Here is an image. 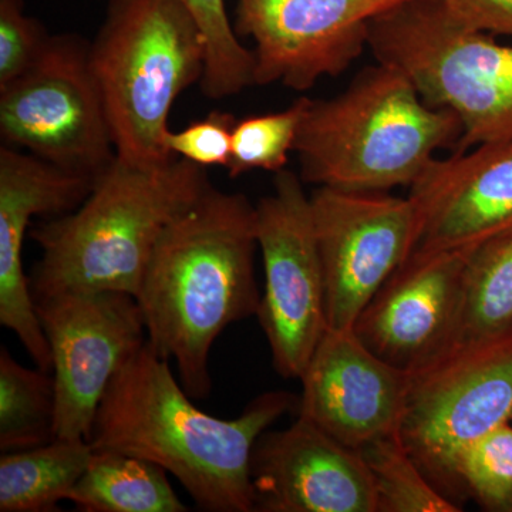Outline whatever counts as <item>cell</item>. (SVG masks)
Wrapping results in <instances>:
<instances>
[{
	"label": "cell",
	"mask_w": 512,
	"mask_h": 512,
	"mask_svg": "<svg viewBox=\"0 0 512 512\" xmlns=\"http://www.w3.org/2000/svg\"><path fill=\"white\" fill-rule=\"evenodd\" d=\"M67 501L84 512L190 510L175 493L164 468L114 450H93Z\"/></svg>",
	"instance_id": "ac0fdd59"
},
{
	"label": "cell",
	"mask_w": 512,
	"mask_h": 512,
	"mask_svg": "<svg viewBox=\"0 0 512 512\" xmlns=\"http://www.w3.org/2000/svg\"><path fill=\"white\" fill-rule=\"evenodd\" d=\"M369 49L430 106L456 114L454 151L512 138V46L461 25L437 0H407L373 20Z\"/></svg>",
	"instance_id": "8992f818"
},
{
	"label": "cell",
	"mask_w": 512,
	"mask_h": 512,
	"mask_svg": "<svg viewBox=\"0 0 512 512\" xmlns=\"http://www.w3.org/2000/svg\"><path fill=\"white\" fill-rule=\"evenodd\" d=\"M49 36L39 20L26 15L23 0H0V89L35 63Z\"/></svg>",
	"instance_id": "484cf974"
},
{
	"label": "cell",
	"mask_w": 512,
	"mask_h": 512,
	"mask_svg": "<svg viewBox=\"0 0 512 512\" xmlns=\"http://www.w3.org/2000/svg\"><path fill=\"white\" fill-rule=\"evenodd\" d=\"M89 440L60 439L0 457V512H53L89 466Z\"/></svg>",
	"instance_id": "d6986e66"
},
{
	"label": "cell",
	"mask_w": 512,
	"mask_h": 512,
	"mask_svg": "<svg viewBox=\"0 0 512 512\" xmlns=\"http://www.w3.org/2000/svg\"><path fill=\"white\" fill-rule=\"evenodd\" d=\"M94 181L15 147L0 148V323L46 372H52V353L23 269V242L33 218L76 210Z\"/></svg>",
	"instance_id": "e0dca14e"
},
{
	"label": "cell",
	"mask_w": 512,
	"mask_h": 512,
	"mask_svg": "<svg viewBox=\"0 0 512 512\" xmlns=\"http://www.w3.org/2000/svg\"><path fill=\"white\" fill-rule=\"evenodd\" d=\"M52 372L30 369L0 349V451L29 450L57 439Z\"/></svg>",
	"instance_id": "ffe728a7"
},
{
	"label": "cell",
	"mask_w": 512,
	"mask_h": 512,
	"mask_svg": "<svg viewBox=\"0 0 512 512\" xmlns=\"http://www.w3.org/2000/svg\"><path fill=\"white\" fill-rule=\"evenodd\" d=\"M90 45L74 33L49 36L35 63L0 89V136L6 146L97 178L117 154Z\"/></svg>",
	"instance_id": "52a82bcc"
},
{
	"label": "cell",
	"mask_w": 512,
	"mask_h": 512,
	"mask_svg": "<svg viewBox=\"0 0 512 512\" xmlns=\"http://www.w3.org/2000/svg\"><path fill=\"white\" fill-rule=\"evenodd\" d=\"M175 379L170 360L146 342L124 363L101 400L89 443L151 461L177 478L201 511L254 512L252 448L298 407L285 390L259 394L231 420L202 412Z\"/></svg>",
	"instance_id": "7a4b0ae2"
},
{
	"label": "cell",
	"mask_w": 512,
	"mask_h": 512,
	"mask_svg": "<svg viewBox=\"0 0 512 512\" xmlns=\"http://www.w3.org/2000/svg\"><path fill=\"white\" fill-rule=\"evenodd\" d=\"M309 97L301 96L288 109L238 120L232 131L231 160L227 167L229 178H238L254 170L278 173L288 164L295 150Z\"/></svg>",
	"instance_id": "cb8c5ba5"
},
{
	"label": "cell",
	"mask_w": 512,
	"mask_h": 512,
	"mask_svg": "<svg viewBox=\"0 0 512 512\" xmlns=\"http://www.w3.org/2000/svg\"><path fill=\"white\" fill-rule=\"evenodd\" d=\"M234 114L211 111L204 119L188 124L181 131L168 130L165 147L173 157L184 158L201 167H228L231 160Z\"/></svg>",
	"instance_id": "4316f807"
},
{
	"label": "cell",
	"mask_w": 512,
	"mask_h": 512,
	"mask_svg": "<svg viewBox=\"0 0 512 512\" xmlns=\"http://www.w3.org/2000/svg\"><path fill=\"white\" fill-rule=\"evenodd\" d=\"M249 476L254 512H377L375 484L359 451L302 416L258 437Z\"/></svg>",
	"instance_id": "9a60e30c"
},
{
	"label": "cell",
	"mask_w": 512,
	"mask_h": 512,
	"mask_svg": "<svg viewBox=\"0 0 512 512\" xmlns=\"http://www.w3.org/2000/svg\"><path fill=\"white\" fill-rule=\"evenodd\" d=\"M210 187L207 168L184 158L158 168L114 158L76 210L30 232L42 251L28 275L33 302L69 291L136 296L164 229Z\"/></svg>",
	"instance_id": "3957f363"
},
{
	"label": "cell",
	"mask_w": 512,
	"mask_h": 512,
	"mask_svg": "<svg viewBox=\"0 0 512 512\" xmlns=\"http://www.w3.org/2000/svg\"><path fill=\"white\" fill-rule=\"evenodd\" d=\"M309 197L328 329H353L367 303L412 254L416 211L409 197L387 192L316 187Z\"/></svg>",
	"instance_id": "8fae6325"
},
{
	"label": "cell",
	"mask_w": 512,
	"mask_h": 512,
	"mask_svg": "<svg viewBox=\"0 0 512 512\" xmlns=\"http://www.w3.org/2000/svg\"><path fill=\"white\" fill-rule=\"evenodd\" d=\"M456 476L483 510L512 512V424L467 444L456 458Z\"/></svg>",
	"instance_id": "d4e9b609"
},
{
	"label": "cell",
	"mask_w": 512,
	"mask_h": 512,
	"mask_svg": "<svg viewBox=\"0 0 512 512\" xmlns=\"http://www.w3.org/2000/svg\"><path fill=\"white\" fill-rule=\"evenodd\" d=\"M511 414L512 332L458 345L410 375L399 436L431 483L450 493L460 488L458 453Z\"/></svg>",
	"instance_id": "ba28073f"
},
{
	"label": "cell",
	"mask_w": 512,
	"mask_h": 512,
	"mask_svg": "<svg viewBox=\"0 0 512 512\" xmlns=\"http://www.w3.org/2000/svg\"><path fill=\"white\" fill-rule=\"evenodd\" d=\"M467 251L413 254L353 325L373 355L413 375L456 348Z\"/></svg>",
	"instance_id": "4fadbf2b"
},
{
	"label": "cell",
	"mask_w": 512,
	"mask_h": 512,
	"mask_svg": "<svg viewBox=\"0 0 512 512\" xmlns=\"http://www.w3.org/2000/svg\"><path fill=\"white\" fill-rule=\"evenodd\" d=\"M407 0H237L235 32L254 42L255 86L311 90L369 47L373 20Z\"/></svg>",
	"instance_id": "7c38bea8"
},
{
	"label": "cell",
	"mask_w": 512,
	"mask_h": 512,
	"mask_svg": "<svg viewBox=\"0 0 512 512\" xmlns=\"http://www.w3.org/2000/svg\"><path fill=\"white\" fill-rule=\"evenodd\" d=\"M510 423L512 424V414H511V421H510Z\"/></svg>",
	"instance_id": "f1b7e54d"
},
{
	"label": "cell",
	"mask_w": 512,
	"mask_h": 512,
	"mask_svg": "<svg viewBox=\"0 0 512 512\" xmlns=\"http://www.w3.org/2000/svg\"><path fill=\"white\" fill-rule=\"evenodd\" d=\"M117 158L158 168L178 97L205 70L204 40L180 0H110L90 45Z\"/></svg>",
	"instance_id": "5b68a950"
},
{
	"label": "cell",
	"mask_w": 512,
	"mask_h": 512,
	"mask_svg": "<svg viewBox=\"0 0 512 512\" xmlns=\"http://www.w3.org/2000/svg\"><path fill=\"white\" fill-rule=\"evenodd\" d=\"M52 353L56 433L90 439L111 380L147 342L136 296L119 291H69L35 301Z\"/></svg>",
	"instance_id": "30bf717a"
},
{
	"label": "cell",
	"mask_w": 512,
	"mask_h": 512,
	"mask_svg": "<svg viewBox=\"0 0 512 512\" xmlns=\"http://www.w3.org/2000/svg\"><path fill=\"white\" fill-rule=\"evenodd\" d=\"M461 133L453 111L430 106L406 74L377 63L338 96L311 100L293 153L303 183L387 192L412 187Z\"/></svg>",
	"instance_id": "277c9868"
},
{
	"label": "cell",
	"mask_w": 512,
	"mask_h": 512,
	"mask_svg": "<svg viewBox=\"0 0 512 512\" xmlns=\"http://www.w3.org/2000/svg\"><path fill=\"white\" fill-rule=\"evenodd\" d=\"M468 29L512 37V0H437Z\"/></svg>",
	"instance_id": "83f0119b"
},
{
	"label": "cell",
	"mask_w": 512,
	"mask_h": 512,
	"mask_svg": "<svg viewBox=\"0 0 512 512\" xmlns=\"http://www.w3.org/2000/svg\"><path fill=\"white\" fill-rule=\"evenodd\" d=\"M200 30L205 46L201 92L211 100L228 99L255 86V56L238 39L225 0H180Z\"/></svg>",
	"instance_id": "603a6c76"
},
{
	"label": "cell",
	"mask_w": 512,
	"mask_h": 512,
	"mask_svg": "<svg viewBox=\"0 0 512 512\" xmlns=\"http://www.w3.org/2000/svg\"><path fill=\"white\" fill-rule=\"evenodd\" d=\"M299 380L298 416L346 447L399 433L410 375L373 355L353 329H326Z\"/></svg>",
	"instance_id": "2e32d148"
},
{
	"label": "cell",
	"mask_w": 512,
	"mask_h": 512,
	"mask_svg": "<svg viewBox=\"0 0 512 512\" xmlns=\"http://www.w3.org/2000/svg\"><path fill=\"white\" fill-rule=\"evenodd\" d=\"M407 197L412 254L467 251L512 235V138L436 158Z\"/></svg>",
	"instance_id": "5bb4252c"
},
{
	"label": "cell",
	"mask_w": 512,
	"mask_h": 512,
	"mask_svg": "<svg viewBox=\"0 0 512 512\" xmlns=\"http://www.w3.org/2000/svg\"><path fill=\"white\" fill-rule=\"evenodd\" d=\"M255 205L208 188L158 239L136 299L147 342L174 359L192 399L211 396L210 355L229 325L258 312Z\"/></svg>",
	"instance_id": "6da1fadb"
},
{
	"label": "cell",
	"mask_w": 512,
	"mask_h": 512,
	"mask_svg": "<svg viewBox=\"0 0 512 512\" xmlns=\"http://www.w3.org/2000/svg\"><path fill=\"white\" fill-rule=\"evenodd\" d=\"M256 241L264 291L256 318L276 373L301 379L328 329L325 276L313 225L311 197L301 175L275 173L274 191L255 205Z\"/></svg>",
	"instance_id": "9c48e42d"
},
{
	"label": "cell",
	"mask_w": 512,
	"mask_h": 512,
	"mask_svg": "<svg viewBox=\"0 0 512 512\" xmlns=\"http://www.w3.org/2000/svg\"><path fill=\"white\" fill-rule=\"evenodd\" d=\"M512 332V235L468 252L457 343Z\"/></svg>",
	"instance_id": "44dd1931"
},
{
	"label": "cell",
	"mask_w": 512,
	"mask_h": 512,
	"mask_svg": "<svg viewBox=\"0 0 512 512\" xmlns=\"http://www.w3.org/2000/svg\"><path fill=\"white\" fill-rule=\"evenodd\" d=\"M372 474L377 512H458L460 505L431 483L403 446L399 433L359 450Z\"/></svg>",
	"instance_id": "7402d4cb"
}]
</instances>
